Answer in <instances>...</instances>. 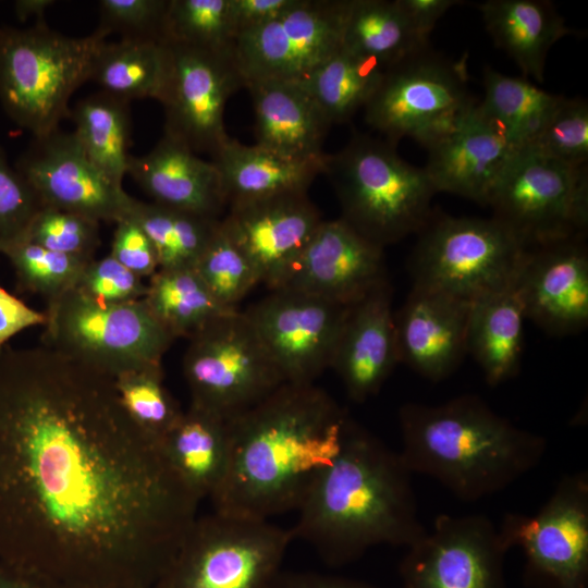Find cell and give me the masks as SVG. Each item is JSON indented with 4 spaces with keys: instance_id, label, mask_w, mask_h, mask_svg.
Instances as JSON below:
<instances>
[{
    "instance_id": "4dcf8cb0",
    "label": "cell",
    "mask_w": 588,
    "mask_h": 588,
    "mask_svg": "<svg viewBox=\"0 0 588 588\" xmlns=\"http://www.w3.org/2000/svg\"><path fill=\"white\" fill-rule=\"evenodd\" d=\"M70 118L90 161L112 182L122 185L131 156L130 101L100 90L81 99Z\"/></svg>"
},
{
    "instance_id": "44dd1931",
    "label": "cell",
    "mask_w": 588,
    "mask_h": 588,
    "mask_svg": "<svg viewBox=\"0 0 588 588\" xmlns=\"http://www.w3.org/2000/svg\"><path fill=\"white\" fill-rule=\"evenodd\" d=\"M526 318L548 333L573 334L588 323V254L584 238L527 249L516 279Z\"/></svg>"
},
{
    "instance_id": "bcb514c9",
    "label": "cell",
    "mask_w": 588,
    "mask_h": 588,
    "mask_svg": "<svg viewBox=\"0 0 588 588\" xmlns=\"http://www.w3.org/2000/svg\"><path fill=\"white\" fill-rule=\"evenodd\" d=\"M76 289L97 301L120 304L143 299L147 284L109 254L86 266Z\"/></svg>"
},
{
    "instance_id": "f546056e",
    "label": "cell",
    "mask_w": 588,
    "mask_h": 588,
    "mask_svg": "<svg viewBox=\"0 0 588 588\" xmlns=\"http://www.w3.org/2000/svg\"><path fill=\"white\" fill-rule=\"evenodd\" d=\"M161 443L186 486L200 500L210 499L229 465V419L189 403Z\"/></svg>"
},
{
    "instance_id": "f1b7e54d",
    "label": "cell",
    "mask_w": 588,
    "mask_h": 588,
    "mask_svg": "<svg viewBox=\"0 0 588 588\" xmlns=\"http://www.w3.org/2000/svg\"><path fill=\"white\" fill-rule=\"evenodd\" d=\"M479 10L494 45L526 77L542 83L551 47L573 33L554 5L543 0H488Z\"/></svg>"
},
{
    "instance_id": "8992f818",
    "label": "cell",
    "mask_w": 588,
    "mask_h": 588,
    "mask_svg": "<svg viewBox=\"0 0 588 588\" xmlns=\"http://www.w3.org/2000/svg\"><path fill=\"white\" fill-rule=\"evenodd\" d=\"M107 37L98 28L66 36L45 20L26 28L0 26V102L8 117L34 138L59 128Z\"/></svg>"
},
{
    "instance_id": "7c38bea8",
    "label": "cell",
    "mask_w": 588,
    "mask_h": 588,
    "mask_svg": "<svg viewBox=\"0 0 588 588\" xmlns=\"http://www.w3.org/2000/svg\"><path fill=\"white\" fill-rule=\"evenodd\" d=\"M465 60L451 61L427 46L385 68L364 107L367 124L394 144L412 138L428 148L475 105Z\"/></svg>"
},
{
    "instance_id": "f907efd6",
    "label": "cell",
    "mask_w": 588,
    "mask_h": 588,
    "mask_svg": "<svg viewBox=\"0 0 588 588\" xmlns=\"http://www.w3.org/2000/svg\"><path fill=\"white\" fill-rule=\"evenodd\" d=\"M416 36L428 44L429 34L434 25L457 0H396Z\"/></svg>"
},
{
    "instance_id": "ab89813d",
    "label": "cell",
    "mask_w": 588,
    "mask_h": 588,
    "mask_svg": "<svg viewBox=\"0 0 588 588\" xmlns=\"http://www.w3.org/2000/svg\"><path fill=\"white\" fill-rule=\"evenodd\" d=\"M164 40L209 50L233 49L229 0H169Z\"/></svg>"
},
{
    "instance_id": "277c9868",
    "label": "cell",
    "mask_w": 588,
    "mask_h": 588,
    "mask_svg": "<svg viewBox=\"0 0 588 588\" xmlns=\"http://www.w3.org/2000/svg\"><path fill=\"white\" fill-rule=\"evenodd\" d=\"M399 426V453L407 469L468 502L514 483L539 465L547 449L543 437L517 427L474 394L437 405L406 403Z\"/></svg>"
},
{
    "instance_id": "74e56055",
    "label": "cell",
    "mask_w": 588,
    "mask_h": 588,
    "mask_svg": "<svg viewBox=\"0 0 588 588\" xmlns=\"http://www.w3.org/2000/svg\"><path fill=\"white\" fill-rule=\"evenodd\" d=\"M120 402L133 421L162 441L183 411L163 382L162 364L125 370L113 377Z\"/></svg>"
},
{
    "instance_id": "7402d4cb",
    "label": "cell",
    "mask_w": 588,
    "mask_h": 588,
    "mask_svg": "<svg viewBox=\"0 0 588 588\" xmlns=\"http://www.w3.org/2000/svg\"><path fill=\"white\" fill-rule=\"evenodd\" d=\"M427 149L424 170L437 193L454 194L486 206L517 150L476 103Z\"/></svg>"
},
{
    "instance_id": "d6986e66",
    "label": "cell",
    "mask_w": 588,
    "mask_h": 588,
    "mask_svg": "<svg viewBox=\"0 0 588 588\" xmlns=\"http://www.w3.org/2000/svg\"><path fill=\"white\" fill-rule=\"evenodd\" d=\"M383 249L341 218L323 220L271 290L298 291L351 306L387 280Z\"/></svg>"
},
{
    "instance_id": "5bb4252c",
    "label": "cell",
    "mask_w": 588,
    "mask_h": 588,
    "mask_svg": "<svg viewBox=\"0 0 588 588\" xmlns=\"http://www.w3.org/2000/svg\"><path fill=\"white\" fill-rule=\"evenodd\" d=\"M350 0H294L274 17L241 33L234 53L245 85L302 82L342 48Z\"/></svg>"
},
{
    "instance_id": "b9f144b4",
    "label": "cell",
    "mask_w": 588,
    "mask_h": 588,
    "mask_svg": "<svg viewBox=\"0 0 588 588\" xmlns=\"http://www.w3.org/2000/svg\"><path fill=\"white\" fill-rule=\"evenodd\" d=\"M523 148L572 167L587 166V101L562 96L543 126Z\"/></svg>"
},
{
    "instance_id": "8d00e7d4",
    "label": "cell",
    "mask_w": 588,
    "mask_h": 588,
    "mask_svg": "<svg viewBox=\"0 0 588 588\" xmlns=\"http://www.w3.org/2000/svg\"><path fill=\"white\" fill-rule=\"evenodd\" d=\"M130 216L152 242L159 269H194L221 220L136 198Z\"/></svg>"
},
{
    "instance_id": "816d5d0a",
    "label": "cell",
    "mask_w": 588,
    "mask_h": 588,
    "mask_svg": "<svg viewBox=\"0 0 588 588\" xmlns=\"http://www.w3.org/2000/svg\"><path fill=\"white\" fill-rule=\"evenodd\" d=\"M269 588H380L364 581L315 572H280Z\"/></svg>"
},
{
    "instance_id": "f5cc1de1",
    "label": "cell",
    "mask_w": 588,
    "mask_h": 588,
    "mask_svg": "<svg viewBox=\"0 0 588 588\" xmlns=\"http://www.w3.org/2000/svg\"><path fill=\"white\" fill-rule=\"evenodd\" d=\"M0 588H53L45 581L0 561Z\"/></svg>"
},
{
    "instance_id": "e575fe53",
    "label": "cell",
    "mask_w": 588,
    "mask_h": 588,
    "mask_svg": "<svg viewBox=\"0 0 588 588\" xmlns=\"http://www.w3.org/2000/svg\"><path fill=\"white\" fill-rule=\"evenodd\" d=\"M143 299L174 339H189L230 311L216 301L194 269H158L149 278Z\"/></svg>"
},
{
    "instance_id": "f6af8a7d",
    "label": "cell",
    "mask_w": 588,
    "mask_h": 588,
    "mask_svg": "<svg viewBox=\"0 0 588 588\" xmlns=\"http://www.w3.org/2000/svg\"><path fill=\"white\" fill-rule=\"evenodd\" d=\"M169 0H101L98 29L120 39L164 41Z\"/></svg>"
},
{
    "instance_id": "7bdbcfd3",
    "label": "cell",
    "mask_w": 588,
    "mask_h": 588,
    "mask_svg": "<svg viewBox=\"0 0 588 588\" xmlns=\"http://www.w3.org/2000/svg\"><path fill=\"white\" fill-rule=\"evenodd\" d=\"M25 238L53 252L93 260L101 243L100 223L44 206L33 219Z\"/></svg>"
},
{
    "instance_id": "60d3db41",
    "label": "cell",
    "mask_w": 588,
    "mask_h": 588,
    "mask_svg": "<svg viewBox=\"0 0 588 588\" xmlns=\"http://www.w3.org/2000/svg\"><path fill=\"white\" fill-rule=\"evenodd\" d=\"M194 270L216 301L230 310L260 284L255 268L228 236L221 220Z\"/></svg>"
},
{
    "instance_id": "681fc988",
    "label": "cell",
    "mask_w": 588,
    "mask_h": 588,
    "mask_svg": "<svg viewBox=\"0 0 588 588\" xmlns=\"http://www.w3.org/2000/svg\"><path fill=\"white\" fill-rule=\"evenodd\" d=\"M294 0H229L231 25L235 38L281 13Z\"/></svg>"
},
{
    "instance_id": "1f68e13d",
    "label": "cell",
    "mask_w": 588,
    "mask_h": 588,
    "mask_svg": "<svg viewBox=\"0 0 588 588\" xmlns=\"http://www.w3.org/2000/svg\"><path fill=\"white\" fill-rule=\"evenodd\" d=\"M166 41L131 40L102 44L97 52L90 79L102 91L126 101L158 100L168 72Z\"/></svg>"
},
{
    "instance_id": "8fae6325",
    "label": "cell",
    "mask_w": 588,
    "mask_h": 588,
    "mask_svg": "<svg viewBox=\"0 0 588 588\" xmlns=\"http://www.w3.org/2000/svg\"><path fill=\"white\" fill-rule=\"evenodd\" d=\"M492 218L527 249L583 237L588 224L587 166L572 167L527 148L515 151L488 204Z\"/></svg>"
},
{
    "instance_id": "603a6c76",
    "label": "cell",
    "mask_w": 588,
    "mask_h": 588,
    "mask_svg": "<svg viewBox=\"0 0 588 588\" xmlns=\"http://www.w3.org/2000/svg\"><path fill=\"white\" fill-rule=\"evenodd\" d=\"M470 303L413 285L394 313L400 363L434 382L449 377L467 354Z\"/></svg>"
},
{
    "instance_id": "ba28073f",
    "label": "cell",
    "mask_w": 588,
    "mask_h": 588,
    "mask_svg": "<svg viewBox=\"0 0 588 588\" xmlns=\"http://www.w3.org/2000/svg\"><path fill=\"white\" fill-rule=\"evenodd\" d=\"M409 258L413 285L474 301L513 284L527 248L492 217L432 213Z\"/></svg>"
},
{
    "instance_id": "ffe728a7",
    "label": "cell",
    "mask_w": 588,
    "mask_h": 588,
    "mask_svg": "<svg viewBox=\"0 0 588 588\" xmlns=\"http://www.w3.org/2000/svg\"><path fill=\"white\" fill-rule=\"evenodd\" d=\"M228 207L221 225L269 290L323 221L307 192L284 193Z\"/></svg>"
},
{
    "instance_id": "4fadbf2b",
    "label": "cell",
    "mask_w": 588,
    "mask_h": 588,
    "mask_svg": "<svg viewBox=\"0 0 588 588\" xmlns=\"http://www.w3.org/2000/svg\"><path fill=\"white\" fill-rule=\"evenodd\" d=\"M500 535L525 556L532 588H588V474L563 476L531 515L507 513Z\"/></svg>"
},
{
    "instance_id": "83f0119b",
    "label": "cell",
    "mask_w": 588,
    "mask_h": 588,
    "mask_svg": "<svg viewBox=\"0 0 588 588\" xmlns=\"http://www.w3.org/2000/svg\"><path fill=\"white\" fill-rule=\"evenodd\" d=\"M525 319L516 281L471 301L466 350L481 368L487 383L498 385L518 372Z\"/></svg>"
},
{
    "instance_id": "d590c367",
    "label": "cell",
    "mask_w": 588,
    "mask_h": 588,
    "mask_svg": "<svg viewBox=\"0 0 588 588\" xmlns=\"http://www.w3.org/2000/svg\"><path fill=\"white\" fill-rule=\"evenodd\" d=\"M384 69L376 60L341 48L299 83L331 124L343 123L366 106L379 86Z\"/></svg>"
},
{
    "instance_id": "4316f807",
    "label": "cell",
    "mask_w": 588,
    "mask_h": 588,
    "mask_svg": "<svg viewBox=\"0 0 588 588\" xmlns=\"http://www.w3.org/2000/svg\"><path fill=\"white\" fill-rule=\"evenodd\" d=\"M324 158L292 159L229 137L211 161L219 171L229 206L284 193L307 192L315 177L322 173Z\"/></svg>"
},
{
    "instance_id": "7a4b0ae2",
    "label": "cell",
    "mask_w": 588,
    "mask_h": 588,
    "mask_svg": "<svg viewBox=\"0 0 588 588\" xmlns=\"http://www.w3.org/2000/svg\"><path fill=\"white\" fill-rule=\"evenodd\" d=\"M350 420L315 383H283L229 419V465L210 498L213 511L266 520L296 511L339 452Z\"/></svg>"
},
{
    "instance_id": "9c48e42d",
    "label": "cell",
    "mask_w": 588,
    "mask_h": 588,
    "mask_svg": "<svg viewBox=\"0 0 588 588\" xmlns=\"http://www.w3.org/2000/svg\"><path fill=\"white\" fill-rule=\"evenodd\" d=\"M292 540L291 529L266 519L197 516L151 588H269Z\"/></svg>"
},
{
    "instance_id": "52a82bcc",
    "label": "cell",
    "mask_w": 588,
    "mask_h": 588,
    "mask_svg": "<svg viewBox=\"0 0 588 588\" xmlns=\"http://www.w3.org/2000/svg\"><path fill=\"white\" fill-rule=\"evenodd\" d=\"M46 304L41 345L111 377L162 364L175 340L144 299L105 303L75 287Z\"/></svg>"
},
{
    "instance_id": "ee69618b",
    "label": "cell",
    "mask_w": 588,
    "mask_h": 588,
    "mask_svg": "<svg viewBox=\"0 0 588 588\" xmlns=\"http://www.w3.org/2000/svg\"><path fill=\"white\" fill-rule=\"evenodd\" d=\"M44 206L0 147V254L25 238L33 219Z\"/></svg>"
},
{
    "instance_id": "db71d44e",
    "label": "cell",
    "mask_w": 588,
    "mask_h": 588,
    "mask_svg": "<svg viewBox=\"0 0 588 588\" xmlns=\"http://www.w3.org/2000/svg\"><path fill=\"white\" fill-rule=\"evenodd\" d=\"M54 0H15L13 10L16 19L26 22L30 17L37 21H44L46 10L54 4Z\"/></svg>"
},
{
    "instance_id": "11a10c76",
    "label": "cell",
    "mask_w": 588,
    "mask_h": 588,
    "mask_svg": "<svg viewBox=\"0 0 588 588\" xmlns=\"http://www.w3.org/2000/svg\"><path fill=\"white\" fill-rule=\"evenodd\" d=\"M84 588H143L135 586H97V587H84Z\"/></svg>"
},
{
    "instance_id": "ac0fdd59",
    "label": "cell",
    "mask_w": 588,
    "mask_h": 588,
    "mask_svg": "<svg viewBox=\"0 0 588 588\" xmlns=\"http://www.w3.org/2000/svg\"><path fill=\"white\" fill-rule=\"evenodd\" d=\"M14 167L45 206L99 223H118L131 213L135 198L90 161L74 132L59 127L33 137Z\"/></svg>"
},
{
    "instance_id": "2e32d148",
    "label": "cell",
    "mask_w": 588,
    "mask_h": 588,
    "mask_svg": "<svg viewBox=\"0 0 588 588\" xmlns=\"http://www.w3.org/2000/svg\"><path fill=\"white\" fill-rule=\"evenodd\" d=\"M505 546L485 515H439L400 564L401 588H509Z\"/></svg>"
},
{
    "instance_id": "836d02e7",
    "label": "cell",
    "mask_w": 588,
    "mask_h": 588,
    "mask_svg": "<svg viewBox=\"0 0 588 588\" xmlns=\"http://www.w3.org/2000/svg\"><path fill=\"white\" fill-rule=\"evenodd\" d=\"M483 87L480 109L516 149L534 138L562 98L524 77L507 76L490 66L483 71Z\"/></svg>"
},
{
    "instance_id": "6da1fadb",
    "label": "cell",
    "mask_w": 588,
    "mask_h": 588,
    "mask_svg": "<svg viewBox=\"0 0 588 588\" xmlns=\"http://www.w3.org/2000/svg\"><path fill=\"white\" fill-rule=\"evenodd\" d=\"M200 499L113 377L44 345L0 346V561L53 588H151Z\"/></svg>"
},
{
    "instance_id": "9a60e30c",
    "label": "cell",
    "mask_w": 588,
    "mask_h": 588,
    "mask_svg": "<svg viewBox=\"0 0 588 588\" xmlns=\"http://www.w3.org/2000/svg\"><path fill=\"white\" fill-rule=\"evenodd\" d=\"M166 42L168 72L158 99L164 110L163 133L196 154L212 157L229 138L224 125L226 102L245 87L234 48L209 50Z\"/></svg>"
},
{
    "instance_id": "d6a6232c",
    "label": "cell",
    "mask_w": 588,
    "mask_h": 588,
    "mask_svg": "<svg viewBox=\"0 0 588 588\" xmlns=\"http://www.w3.org/2000/svg\"><path fill=\"white\" fill-rule=\"evenodd\" d=\"M427 46L416 36L396 0H350L343 49L388 68Z\"/></svg>"
},
{
    "instance_id": "7dc6e473",
    "label": "cell",
    "mask_w": 588,
    "mask_h": 588,
    "mask_svg": "<svg viewBox=\"0 0 588 588\" xmlns=\"http://www.w3.org/2000/svg\"><path fill=\"white\" fill-rule=\"evenodd\" d=\"M110 255L143 279L159 269L152 242L131 216L115 223Z\"/></svg>"
},
{
    "instance_id": "d4e9b609",
    "label": "cell",
    "mask_w": 588,
    "mask_h": 588,
    "mask_svg": "<svg viewBox=\"0 0 588 588\" xmlns=\"http://www.w3.org/2000/svg\"><path fill=\"white\" fill-rule=\"evenodd\" d=\"M127 174L161 206L215 219L228 206L213 162L164 133L146 155L130 156Z\"/></svg>"
},
{
    "instance_id": "c3c4849f",
    "label": "cell",
    "mask_w": 588,
    "mask_h": 588,
    "mask_svg": "<svg viewBox=\"0 0 588 588\" xmlns=\"http://www.w3.org/2000/svg\"><path fill=\"white\" fill-rule=\"evenodd\" d=\"M45 322L44 311L29 307L0 285V346L9 344L17 333Z\"/></svg>"
},
{
    "instance_id": "5b68a950",
    "label": "cell",
    "mask_w": 588,
    "mask_h": 588,
    "mask_svg": "<svg viewBox=\"0 0 588 588\" xmlns=\"http://www.w3.org/2000/svg\"><path fill=\"white\" fill-rule=\"evenodd\" d=\"M322 174L336 194L340 218L383 248L417 234L433 213L437 192L424 168L403 159L385 138L354 133L342 149L326 155Z\"/></svg>"
},
{
    "instance_id": "3957f363",
    "label": "cell",
    "mask_w": 588,
    "mask_h": 588,
    "mask_svg": "<svg viewBox=\"0 0 588 588\" xmlns=\"http://www.w3.org/2000/svg\"><path fill=\"white\" fill-rule=\"evenodd\" d=\"M399 452L352 418L342 445L296 510L294 539L340 567L378 546L408 547L427 529Z\"/></svg>"
},
{
    "instance_id": "30bf717a",
    "label": "cell",
    "mask_w": 588,
    "mask_h": 588,
    "mask_svg": "<svg viewBox=\"0 0 588 588\" xmlns=\"http://www.w3.org/2000/svg\"><path fill=\"white\" fill-rule=\"evenodd\" d=\"M188 341L183 375L191 403L225 419L246 412L285 383L245 311L218 316Z\"/></svg>"
},
{
    "instance_id": "f35d334b",
    "label": "cell",
    "mask_w": 588,
    "mask_h": 588,
    "mask_svg": "<svg viewBox=\"0 0 588 588\" xmlns=\"http://www.w3.org/2000/svg\"><path fill=\"white\" fill-rule=\"evenodd\" d=\"M15 273L20 292L39 295L46 303L75 289L91 261L47 249L23 238L4 254Z\"/></svg>"
},
{
    "instance_id": "e0dca14e",
    "label": "cell",
    "mask_w": 588,
    "mask_h": 588,
    "mask_svg": "<svg viewBox=\"0 0 588 588\" xmlns=\"http://www.w3.org/2000/svg\"><path fill=\"white\" fill-rule=\"evenodd\" d=\"M244 310L285 383L311 384L328 368L351 306L277 289Z\"/></svg>"
},
{
    "instance_id": "cb8c5ba5",
    "label": "cell",
    "mask_w": 588,
    "mask_h": 588,
    "mask_svg": "<svg viewBox=\"0 0 588 588\" xmlns=\"http://www.w3.org/2000/svg\"><path fill=\"white\" fill-rule=\"evenodd\" d=\"M399 363L392 289L387 279L351 306L330 368L348 397L363 403L380 391Z\"/></svg>"
},
{
    "instance_id": "484cf974",
    "label": "cell",
    "mask_w": 588,
    "mask_h": 588,
    "mask_svg": "<svg viewBox=\"0 0 588 588\" xmlns=\"http://www.w3.org/2000/svg\"><path fill=\"white\" fill-rule=\"evenodd\" d=\"M255 113L256 145L297 160L322 159L332 125L299 82L254 81L245 85Z\"/></svg>"
}]
</instances>
